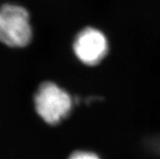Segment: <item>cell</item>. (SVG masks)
<instances>
[{
	"label": "cell",
	"mask_w": 160,
	"mask_h": 159,
	"mask_svg": "<svg viewBox=\"0 0 160 159\" xmlns=\"http://www.w3.org/2000/svg\"><path fill=\"white\" fill-rule=\"evenodd\" d=\"M108 37L99 28L93 26L83 28L76 34L72 52L82 64L94 67L100 64L109 53Z\"/></svg>",
	"instance_id": "cell-3"
},
{
	"label": "cell",
	"mask_w": 160,
	"mask_h": 159,
	"mask_svg": "<svg viewBox=\"0 0 160 159\" xmlns=\"http://www.w3.org/2000/svg\"><path fill=\"white\" fill-rule=\"evenodd\" d=\"M74 98L66 89L53 81H44L38 85L33 96L37 115L47 124L55 126L69 116Z\"/></svg>",
	"instance_id": "cell-1"
},
{
	"label": "cell",
	"mask_w": 160,
	"mask_h": 159,
	"mask_svg": "<svg viewBox=\"0 0 160 159\" xmlns=\"http://www.w3.org/2000/svg\"><path fill=\"white\" fill-rule=\"evenodd\" d=\"M32 34L26 8L9 3L0 7V42L12 48H24L32 42Z\"/></svg>",
	"instance_id": "cell-2"
},
{
	"label": "cell",
	"mask_w": 160,
	"mask_h": 159,
	"mask_svg": "<svg viewBox=\"0 0 160 159\" xmlns=\"http://www.w3.org/2000/svg\"><path fill=\"white\" fill-rule=\"evenodd\" d=\"M146 145L150 152L160 157V134L147 138Z\"/></svg>",
	"instance_id": "cell-4"
},
{
	"label": "cell",
	"mask_w": 160,
	"mask_h": 159,
	"mask_svg": "<svg viewBox=\"0 0 160 159\" xmlns=\"http://www.w3.org/2000/svg\"><path fill=\"white\" fill-rule=\"evenodd\" d=\"M68 159H101L96 153L85 150H79L72 153Z\"/></svg>",
	"instance_id": "cell-5"
}]
</instances>
